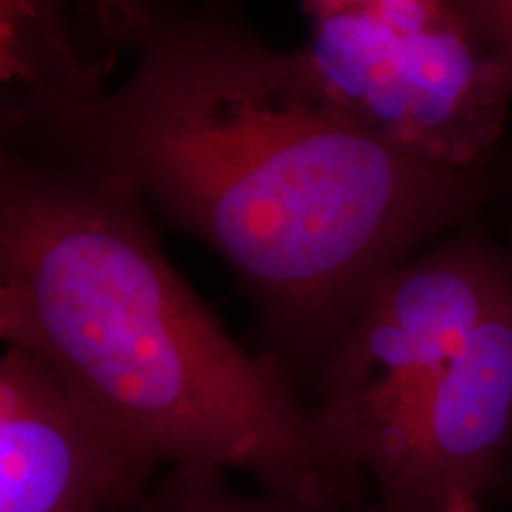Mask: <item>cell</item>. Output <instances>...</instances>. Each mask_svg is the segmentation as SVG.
<instances>
[{
    "mask_svg": "<svg viewBox=\"0 0 512 512\" xmlns=\"http://www.w3.org/2000/svg\"><path fill=\"white\" fill-rule=\"evenodd\" d=\"M5 143L136 192L214 249L287 377L323 368L387 273L453 233L486 169H446L368 136L309 74L219 12H164L114 88L5 93Z\"/></svg>",
    "mask_w": 512,
    "mask_h": 512,
    "instance_id": "obj_1",
    "label": "cell"
},
{
    "mask_svg": "<svg viewBox=\"0 0 512 512\" xmlns=\"http://www.w3.org/2000/svg\"><path fill=\"white\" fill-rule=\"evenodd\" d=\"M136 192L3 145L0 335L159 465L238 470L320 512L306 401L174 271Z\"/></svg>",
    "mask_w": 512,
    "mask_h": 512,
    "instance_id": "obj_2",
    "label": "cell"
},
{
    "mask_svg": "<svg viewBox=\"0 0 512 512\" xmlns=\"http://www.w3.org/2000/svg\"><path fill=\"white\" fill-rule=\"evenodd\" d=\"M510 290V254L472 228L373 287L306 403L320 512L351 510L387 475L467 339Z\"/></svg>",
    "mask_w": 512,
    "mask_h": 512,
    "instance_id": "obj_3",
    "label": "cell"
},
{
    "mask_svg": "<svg viewBox=\"0 0 512 512\" xmlns=\"http://www.w3.org/2000/svg\"><path fill=\"white\" fill-rule=\"evenodd\" d=\"M311 15L299 55L358 128L420 162L484 169L512 83L448 0H349Z\"/></svg>",
    "mask_w": 512,
    "mask_h": 512,
    "instance_id": "obj_4",
    "label": "cell"
},
{
    "mask_svg": "<svg viewBox=\"0 0 512 512\" xmlns=\"http://www.w3.org/2000/svg\"><path fill=\"white\" fill-rule=\"evenodd\" d=\"M159 460L46 361L0 356V512H147Z\"/></svg>",
    "mask_w": 512,
    "mask_h": 512,
    "instance_id": "obj_5",
    "label": "cell"
},
{
    "mask_svg": "<svg viewBox=\"0 0 512 512\" xmlns=\"http://www.w3.org/2000/svg\"><path fill=\"white\" fill-rule=\"evenodd\" d=\"M512 446V290L472 332L396 463L347 512H484Z\"/></svg>",
    "mask_w": 512,
    "mask_h": 512,
    "instance_id": "obj_6",
    "label": "cell"
},
{
    "mask_svg": "<svg viewBox=\"0 0 512 512\" xmlns=\"http://www.w3.org/2000/svg\"><path fill=\"white\" fill-rule=\"evenodd\" d=\"M147 512H316L302 501L271 494H240L221 467L178 465L155 484Z\"/></svg>",
    "mask_w": 512,
    "mask_h": 512,
    "instance_id": "obj_7",
    "label": "cell"
},
{
    "mask_svg": "<svg viewBox=\"0 0 512 512\" xmlns=\"http://www.w3.org/2000/svg\"><path fill=\"white\" fill-rule=\"evenodd\" d=\"M3 15H46L57 17L72 31V19L86 24L98 43L102 62H110L119 50L131 53L159 8L155 0H0ZM74 36V31H72ZM76 41V36H74Z\"/></svg>",
    "mask_w": 512,
    "mask_h": 512,
    "instance_id": "obj_8",
    "label": "cell"
},
{
    "mask_svg": "<svg viewBox=\"0 0 512 512\" xmlns=\"http://www.w3.org/2000/svg\"><path fill=\"white\" fill-rule=\"evenodd\" d=\"M512 83V0H448Z\"/></svg>",
    "mask_w": 512,
    "mask_h": 512,
    "instance_id": "obj_9",
    "label": "cell"
},
{
    "mask_svg": "<svg viewBox=\"0 0 512 512\" xmlns=\"http://www.w3.org/2000/svg\"><path fill=\"white\" fill-rule=\"evenodd\" d=\"M339 3H349V0H309V8L318 10V8H328V5H339Z\"/></svg>",
    "mask_w": 512,
    "mask_h": 512,
    "instance_id": "obj_10",
    "label": "cell"
},
{
    "mask_svg": "<svg viewBox=\"0 0 512 512\" xmlns=\"http://www.w3.org/2000/svg\"><path fill=\"white\" fill-rule=\"evenodd\" d=\"M510 261H512V249H510ZM505 477L510 479V484H512V446H510V453H508V463H505V472H503V482H505ZM501 482V484H503Z\"/></svg>",
    "mask_w": 512,
    "mask_h": 512,
    "instance_id": "obj_11",
    "label": "cell"
}]
</instances>
